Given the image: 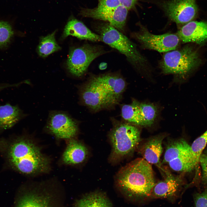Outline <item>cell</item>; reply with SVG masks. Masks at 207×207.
I'll return each instance as SVG.
<instances>
[{
    "mask_svg": "<svg viewBox=\"0 0 207 207\" xmlns=\"http://www.w3.org/2000/svg\"><path fill=\"white\" fill-rule=\"evenodd\" d=\"M115 180L118 187L126 195L137 200L151 197L156 183L151 164L143 158H137L122 167Z\"/></svg>",
    "mask_w": 207,
    "mask_h": 207,
    "instance_id": "cell-1",
    "label": "cell"
},
{
    "mask_svg": "<svg viewBox=\"0 0 207 207\" xmlns=\"http://www.w3.org/2000/svg\"><path fill=\"white\" fill-rule=\"evenodd\" d=\"M6 154L12 166L22 173L34 175L46 172L49 169V159L29 140L16 139L7 146Z\"/></svg>",
    "mask_w": 207,
    "mask_h": 207,
    "instance_id": "cell-2",
    "label": "cell"
},
{
    "mask_svg": "<svg viewBox=\"0 0 207 207\" xmlns=\"http://www.w3.org/2000/svg\"><path fill=\"white\" fill-rule=\"evenodd\" d=\"M79 94L81 103L94 112L112 109L121 100L104 83L100 74L90 76L79 87Z\"/></svg>",
    "mask_w": 207,
    "mask_h": 207,
    "instance_id": "cell-3",
    "label": "cell"
},
{
    "mask_svg": "<svg viewBox=\"0 0 207 207\" xmlns=\"http://www.w3.org/2000/svg\"><path fill=\"white\" fill-rule=\"evenodd\" d=\"M95 30L101 36L102 42L124 55L135 68L145 70L147 60L138 51L136 45L122 32L107 22L97 24Z\"/></svg>",
    "mask_w": 207,
    "mask_h": 207,
    "instance_id": "cell-4",
    "label": "cell"
},
{
    "mask_svg": "<svg viewBox=\"0 0 207 207\" xmlns=\"http://www.w3.org/2000/svg\"><path fill=\"white\" fill-rule=\"evenodd\" d=\"M113 127L109 134L112 147L110 160L117 162L132 152L140 141L138 126L112 119Z\"/></svg>",
    "mask_w": 207,
    "mask_h": 207,
    "instance_id": "cell-5",
    "label": "cell"
},
{
    "mask_svg": "<svg viewBox=\"0 0 207 207\" xmlns=\"http://www.w3.org/2000/svg\"><path fill=\"white\" fill-rule=\"evenodd\" d=\"M51 186L40 185L24 190L16 207H65L64 194Z\"/></svg>",
    "mask_w": 207,
    "mask_h": 207,
    "instance_id": "cell-6",
    "label": "cell"
},
{
    "mask_svg": "<svg viewBox=\"0 0 207 207\" xmlns=\"http://www.w3.org/2000/svg\"><path fill=\"white\" fill-rule=\"evenodd\" d=\"M98 1V3L96 7L82 8L80 11V15L83 17L106 21L120 32H123L128 9L119 0Z\"/></svg>",
    "mask_w": 207,
    "mask_h": 207,
    "instance_id": "cell-7",
    "label": "cell"
},
{
    "mask_svg": "<svg viewBox=\"0 0 207 207\" xmlns=\"http://www.w3.org/2000/svg\"><path fill=\"white\" fill-rule=\"evenodd\" d=\"M197 53L190 47L166 52L164 55L160 66L164 74H172L179 78L187 75L197 64Z\"/></svg>",
    "mask_w": 207,
    "mask_h": 207,
    "instance_id": "cell-8",
    "label": "cell"
},
{
    "mask_svg": "<svg viewBox=\"0 0 207 207\" xmlns=\"http://www.w3.org/2000/svg\"><path fill=\"white\" fill-rule=\"evenodd\" d=\"M101 46L85 43L70 49L67 61V67L72 75L80 77L87 72L95 59L108 52Z\"/></svg>",
    "mask_w": 207,
    "mask_h": 207,
    "instance_id": "cell-9",
    "label": "cell"
},
{
    "mask_svg": "<svg viewBox=\"0 0 207 207\" xmlns=\"http://www.w3.org/2000/svg\"><path fill=\"white\" fill-rule=\"evenodd\" d=\"M45 128L57 138L71 139L78 133V123L66 112L52 110L49 113Z\"/></svg>",
    "mask_w": 207,
    "mask_h": 207,
    "instance_id": "cell-10",
    "label": "cell"
},
{
    "mask_svg": "<svg viewBox=\"0 0 207 207\" xmlns=\"http://www.w3.org/2000/svg\"><path fill=\"white\" fill-rule=\"evenodd\" d=\"M140 28L139 31L133 35L144 48L166 52L176 49L179 45L180 40L177 34L166 33L156 35L144 27Z\"/></svg>",
    "mask_w": 207,
    "mask_h": 207,
    "instance_id": "cell-11",
    "label": "cell"
},
{
    "mask_svg": "<svg viewBox=\"0 0 207 207\" xmlns=\"http://www.w3.org/2000/svg\"><path fill=\"white\" fill-rule=\"evenodd\" d=\"M163 7L168 17L177 24L191 21L198 12L195 0H171L165 3Z\"/></svg>",
    "mask_w": 207,
    "mask_h": 207,
    "instance_id": "cell-12",
    "label": "cell"
},
{
    "mask_svg": "<svg viewBox=\"0 0 207 207\" xmlns=\"http://www.w3.org/2000/svg\"><path fill=\"white\" fill-rule=\"evenodd\" d=\"M164 179L156 183L151 192V197L172 200L177 197L183 182L180 177L175 176L167 170H164Z\"/></svg>",
    "mask_w": 207,
    "mask_h": 207,
    "instance_id": "cell-13",
    "label": "cell"
},
{
    "mask_svg": "<svg viewBox=\"0 0 207 207\" xmlns=\"http://www.w3.org/2000/svg\"><path fill=\"white\" fill-rule=\"evenodd\" d=\"M177 34L183 43L202 44L207 40V22H189L178 31Z\"/></svg>",
    "mask_w": 207,
    "mask_h": 207,
    "instance_id": "cell-14",
    "label": "cell"
},
{
    "mask_svg": "<svg viewBox=\"0 0 207 207\" xmlns=\"http://www.w3.org/2000/svg\"><path fill=\"white\" fill-rule=\"evenodd\" d=\"M166 136L160 134L147 139L140 146L139 152L145 160L150 164L160 167V157L162 152V142Z\"/></svg>",
    "mask_w": 207,
    "mask_h": 207,
    "instance_id": "cell-15",
    "label": "cell"
},
{
    "mask_svg": "<svg viewBox=\"0 0 207 207\" xmlns=\"http://www.w3.org/2000/svg\"><path fill=\"white\" fill-rule=\"evenodd\" d=\"M69 36L93 42L102 41L100 35L93 32L83 22L75 18L71 19L67 22L61 39H64Z\"/></svg>",
    "mask_w": 207,
    "mask_h": 207,
    "instance_id": "cell-16",
    "label": "cell"
},
{
    "mask_svg": "<svg viewBox=\"0 0 207 207\" xmlns=\"http://www.w3.org/2000/svg\"><path fill=\"white\" fill-rule=\"evenodd\" d=\"M27 116L18 105L0 104V132L12 128Z\"/></svg>",
    "mask_w": 207,
    "mask_h": 207,
    "instance_id": "cell-17",
    "label": "cell"
},
{
    "mask_svg": "<svg viewBox=\"0 0 207 207\" xmlns=\"http://www.w3.org/2000/svg\"><path fill=\"white\" fill-rule=\"evenodd\" d=\"M88 151L81 143L73 138L70 139L62 156L64 162L67 164H75L83 162L87 158Z\"/></svg>",
    "mask_w": 207,
    "mask_h": 207,
    "instance_id": "cell-18",
    "label": "cell"
},
{
    "mask_svg": "<svg viewBox=\"0 0 207 207\" xmlns=\"http://www.w3.org/2000/svg\"><path fill=\"white\" fill-rule=\"evenodd\" d=\"M121 114L124 122L138 126L147 127L137 100L133 99L131 103L122 105Z\"/></svg>",
    "mask_w": 207,
    "mask_h": 207,
    "instance_id": "cell-19",
    "label": "cell"
},
{
    "mask_svg": "<svg viewBox=\"0 0 207 207\" xmlns=\"http://www.w3.org/2000/svg\"><path fill=\"white\" fill-rule=\"evenodd\" d=\"M192 155L191 146L184 139L172 141L168 145L164 154L163 163H168L178 158Z\"/></svg>",
    "mask_w": 207,
    "mask_h": 207,
    "instance_id": "cell-20",
    "label": "cell"
},
{
    "mask_svg": "<svg viewBox=\"0 0 207 207\" xmlns=\"http://www.w3.org/2000/svg\"><path fill=\"white\" fill-rule=\"evenodd\" d=\"M104 83L120 99L126 89V83L119 72H108L100 74Z\"/></svg>",
    "mask_w": 207,
    "mask_h": 207,
    "instance_id": "cell-21",
    "label": "cell"
},
{
    "mask_svg": "<svg viewBox=\"0 0 207 207\" xmlns=\"http://www.w3.org/2000/svg\"><path fill=\"white\" fill-rule=\"evenodd\" d=\"M74 207H112L108 199L103 193L94 192L77 200Z\"/></svg>",
    "mask_w": 207,
    "mask_h": 207,
    "instance_id": "cell-22",
    "label": "cell"
},
{
    "mask_svg": "<svg viewBox=\"0 0 207 207\" xmlns=\"http://www.w3.org/2000/svg\"><path fill=\"white\" fill-rule=\"evenodd\" d=\"M56 31L47 35L41 38L37 48L39 56L45 57L60 50L61 47L57 43L55 38Z\"/></svg>",
    "mask_w": 207,
    "mask_h": 207,
    "instance_id": "cell-23",
    "label": "cell"
},
{
    "mask_svg": "<svg viewBox=\"0 0 207 207\" xmlns=\"http://www.w3.org/2000/svg\"><path fill=\"white\" fill-rule=\"evenodd\" d=\"M168 163L174 171L184 172L191 171L198 165L192 155L178 158Z\"/></svg>",
    "mask_w": 207,
    "mask_h": 207,
    "instance_id": "cell-24",
    "label": "cell"
},
{
    "mask_svg": "<svg viewBox=\"0 0 207 207\" xmlns=\"http://www.w3.org/2000/svg\"><path fill=\"white\" fill-rule=\"evenodd\" d=\"M138 105L146 127L151 126L154 123L158 115V110L157 106L152 103L139 101Z\"/></svg>",
    "mask_w": 207,
    "mask_h": 207,
    "instance_id": "cell-25",
    "label": "cell"
},
{
    "mask_svg": "<svg viewBox=\"0 0 207 207\" xmlns=\"http://www.w3.org/2000/svg\"><path fill=\"white\" fill-rule=\"evenodd\" d=\"M14 34L11 24L8 22L0 20V49L6 48L11 43Z\"/></svg>",
    "mask_w": 207,
    "mask_h": 207,
    "instance_id": "cell-26",
    "label": "cell"
},
{
    "mask_svg": "<svg viewBox=\"0 0 207 207\" xmlns=\"http://www.w3.org/2000/svg\"><path fill=\"white\" fill-rule=\"evenodd\" d=\"M207 144V129L199 137L195 139L191 146L192 154L198 165L199 164L200 156Z\"/></svg>",
    "mask_w": 207,
    "mask_h": 207,
    "instance_id": "cell-27",
    "label": "cell"
},
{
    "mask_svg": "<svg viewBox=\"0 0 207 207\" xmlns=\"http://www.w3.org/2000/svg\"><path fill=\"white\" fill-rule=\"evenodd\" d=\"M199 163L201 169L202 183L207 185V148L205 149L201 154Z\"/></svg>",
    "mask_w": 207,
    "mask_h": 207,
    "instance_id": "cell-28",
    "label": "cell"
},
{
    "mask_svg": "<svg viewBox=\"0 0 207 207\" xmlns=\"http://www.w3.org/2000/svg\"><path fill=\"white\" fill-rule=\"evenodd\" d=\"M194 200L196 207H207V188L201 192L196 193Z\"/></svg>",
    "mask_w": 207,
    "mask_h": 207,
    "instance_id": "cell-29",
    "label": "cell"
},
{
    "mask_svg": "<svg viewBox=\"0 0 207 207\" xmlns=\"http://www.w3.org/2000/svg\"><path fill=\"white\" fill-rule=\"evenodd\" d=\"M119 1L122 5L129 10L134 7L137 0H119Z\"/></svg>",
    "mask_w": 207,
    "mask_h": 207,
    "instance_id": "cell-30",
    "label": "cell"
},
{
    "mask_svg": "<svg viewBox=\"0 0 207 207\" xmlns=\"http://www.w3.org/2000/svg\"><path fill=\"white\" fill-rule=\"evenodd\" d=\"M24 83V82H22L14 84H10L8 83H0V92L7 88L18 87Z\"/></svg>",
    "mask_w": 207,
    "mask_h": 207,
    "instance_id": "cell-31",
    "label": "cell"
},
{
    "mask_svg": "<svg viewBox=\"0 0 207 207\" xmlns=\"http://www.w3.org/2000/svg\"><path fill=\"white\" fill-rule=\"evenodd\" d=\"M107 64L105 62H101L99 66V69L101 70H105L107 67Z\"/></svg>",
    "mask_w": 207,
    "mask_h": 207,
    "instance_id": "cell-32",
    "label": "cell"
}]
</instances>
